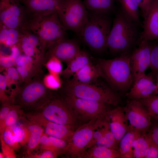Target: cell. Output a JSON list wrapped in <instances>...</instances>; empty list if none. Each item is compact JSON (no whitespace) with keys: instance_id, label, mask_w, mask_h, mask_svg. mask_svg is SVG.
<instances>
[{"instance_id":"1","label":"cell","mask_w":158,"mask_h":158,"mask_svg":"<svg viewBox=\"0 0 158 158\" xmlns=\"http://www.w3.org/2000/svg\"><path fill=\"white\" fill-rule=\"evenodd\" d=\"M53 97L42 73L37 74L32 79L24 81L12 92L10 96L13 104L20 106L24 113L40 109Z\"/></svg>"},{"instance_id":"2","label":"cell","mask_w":158,"mask_h":158,"mask_svg":"<svg viewBox=\"0 0 158 158\" xmlns=\"http://www.w3.org/2000/svg\"><path fill=\"white\" fill-rule=\"evenodd\" d=\"M26 27L40 40V54L37 63L39 65L42 66L48 48L54 43L66 38V30L57 12L46 16H28Z\"/></svg>"},{"instance_id":"3","label":"cell","mask_w":158,"mask_h":158,"mask_svg":"<svg viewBox=\"0 0 158 158\" xmlns=\"http://www.w3.org/2000/svg\"><path fill=\"white\" fill-rule=\"evenodd\" d=\"M139 27L121 10L116 13L107 41V47L114 54L131 51L141 38Z\"/></svg>"},{"instance_id":"4","label":"cell","mask_w":158,"mask_h":158,"mask_svg":"<svg viewBox=\"0 0 158 158\" xmlns=\"http://www.w3.org/2000/svg\"><path fill=\"white\" fill-rule=\"evenodd\" d=\"M132 52H126L111 59L97 60L103 77L113 87L121 92L128 90L133 83L130 63Z\"/></svg>"},{"instance_id":"5","label":"cell","mask_w":158,"mask_h":158,"mask_svg":"<svg viewBox=\"0 0 158 158\" xmlns=\"http://www.w3.org/2000/svg\"><path fill=\"white\" fill-rule=\"evenodd\" d=\"M80 36L92 50L101 52L107 47V41L111 28L109 13L90 11Z\"/></svg>"},{"instance_id":"6","label":"cell","mask_w":158,"mask_h":158,"mask_svg":"<svg viewBox=\"0 0 158 158\" xmlns=\"http://www.w3.org/2000/svg\"><path fill=\"white\" fill-rule=\"evenodd\" d=\"M63 90L66 95L115 106L121 101L117 94L102 83L95 85L68 79L64 85Z\"/></svg>"},{"instance_id":"7","label":"cell","mask_w":158,"mask_h":158,"mask_svg":"<svg viewBox=\"0 0 158 158\" xmlns=\"http://www.w3.org/2000/svg\"><path fill=\"white\" fill-rule=\"evenodd\" d=\"M57 13L66 30L80 36L88 17L87 11L81 0H64Z\"/></svg>"},{"instance_id":"8","label":"cell","mask_w":158,"mask_h":158,"mask_svg":"<svg viewBox=\"0 0 158 158\" xmlns=\"http://www.w3.org/2000/svg\"><path fill=\"white\" fill-rule=\"evenodd\" d=\"M34 111L57 124L73 126L76 119L74 111L61 98L53 97L42 108Z\"/></svg>"},{"instance_id":"9","label":"cell","mask_w":158,"mask_h":158,"mask_svg":"<svg viewBox=\"0 0 158 158\" xmlns=\"http://www.w3.org/2000/svg\"><path fill=\"white\" fill-rule=\"evenodd\" d=\"M21 4L18 0H0V24L20 30L26 28L28 16Z\"/></svg>"},{"instance_id":"10","label":"cell","mask_w":158,"mask_h":158,"mask_svg":"<svg viewBox=\"0 0 158 158\" xmlns=\"http://www.w3.org/2000/svg\"><path fill=\"white\" fill-rule=\"evenodd\" d=\"M63 99L74 112L86 119L99 118L107 113L105 104L66 95Z\"/></svg>"},{"instance_id":"11","label":"cell","mask_w":158,"mask_h":158,"mask_svg":"<svg viewBox=\"0 0 158 158\" xmlns=\"http://www.w3.org/2000/svg\"><path fill=\"white\" fill-rule=\"evenodd\" d=\"M129 125L132 128L145 133L151 125V116L139 100L130 99L123 108Z\"/></svg>"},{"instance_id":"12","label":"cell","mask_w":158,"mask_h":158,"mask_svg":"<svg viewBox=\"0 0 158 158\" xmlns=\"http://www.w3.org/2000/svg\"><path fill=\"white\" fill-rule=\"evenodd\" d=\"M99 118L90 120L74 131L66 151L72 157H78L84 151L90 141Z\"/></svg>"},{"instance_id":"13","label":"cell","mask_w":158,"mask_h":158,"mask_svg":"<svg viewBox=\"0 0 158 158\" xmlns=\"http://www.w3.org/2000/svg\"><path fill=\"white\" fill-rule=\"evenodd\" d=\"M138 48L132 52L130 66L133 83L146 74L145 71L150 62V49L148 41L141 38Z\"/></svg>"},{"instance_id":"14","label":"cell","mask_w":158,"mask_h":158,"mask_svg":"<svg viewBox=\"0 0 158 158\" xmlns=\"http://www.w3.org/2000/svg\"><path fill=\"white\" fill-rule=\"evenodd\" d=\"M80 50L79 44L76 40L66 38L62 39L48 48L44 57L43 64H46L52 57H56L67 64Z\"/></svg>"},{"instance_id":"15","label":"cell","mask_w":158,"mask_h":158,"mask_svg":"<svg viewBox=\"0 0 158 158\" xmlns=\"http://www.w3.org/2000/svg\"><path fill=\"white\" fill-rule=\"evenodd\" d=\"M24 116L28 119L41 126L45 134L49 136L63 139L69 142L74 132L72 126L60 125L49 121L36 111L25 113Z\"/></svg>"},{"instance_id":"16","label":"cell","mask_w":158,"mask_h":158,"mask_svg":"<svg viewBox=\"0 0 158 158\" xmlns=\"http://www.w3.org/2000/svg\"><path fill=\"white\" fill-rule=\"evenodd\" d=\"M106 115L111 130L118 144L124 135L133 128L128 124L123 108L117 107L107 112Z\"/></svg>"},{"instance_id":"17","label":"cell","mask_w":158,"mask_h":158,"mask_svg":"<svg viewBox=\"0 0 158 158\" xmlns=\"http://www.w3.org/2000/svg\"><path fill=\"white\" fill-rule=\"evenodd\" d=\"M64 0H24V6L28 16H46L57 12Z\"/></svg>"},{"instance_id":"18","label":"cell","mask_w":158,"mask_h":158,"mask_svg":"<svg viewBox=\"0 0 158 158\" xmlns=\"http://www.w3.org/2000/svg\"><path fill=\"white\" fill-rule=\"evenodd\" d=\"M157 94V87L153 75H145L133 83L126 96L130 99L139 100Z\"/></svg>"},{"instance_id":"19","label":"cell","mask_w":158,"mask_h":158,"mask_svg":"<svg viewBox=\"0 0 158 158\" xmlns=\"http://www.w3.org/2000/svg\"><path fill=\"white\" fill-rule=\"evenodd\" d=\"M16 124L6 128L0 135L6 143L14 150L27 143L30 136L29 132L24 124Z\"/></svg>"},{"instance_id":"20","label":"cell","mask_w":158,"mask_h":158,"mask_svg":"<svg viewBox=\"0 0 158 158\" xmlns=\"http://www.w3.org/2000/svg\"><path fill=\"white\" fill-rule=\"evenodd\" d=\"M142 24L141 38L158 41V0H152Z\"/></svg>"},{"instance_id":"21","label":"cell","mask_w":158,"mask_h":158,"mask_svg":"<svg viewBox=\"0 0 158 158\" xmlns=\"http://www.w3.org/2000/svg\"><path fill=\"white\" fill-rule=\"evenodd\" d=\"M103 75L98 65L93 64L91 62L78 71L72 76V81L84 83H91Z\"/></svg>"},{"instance_id":"22","label":"cell","mask_w":158,"mask_h":158,"mask_svg":"<svg viewBox=\"0 0 158 158\" xmlns=\"http://www.w3.org/2000/svg\"><path fill=\"white\" fill-rule=\"evenodd\" d=\"M90 62L88 53L83 50H80L78 54L67 64V67L63 70L60 74L66 80L69 78Z\"/></svg>"},{"instance_id":"23","label":"cell","mask_w":158,"mask_h":158,"mask_svg":"<svg viewBox=\"0 0 158 158\" xmlns=\"http://www.w3.org/2000/svg\"><path fill=\"white\" fill-rule=\"evenodd\" d=\"M21 118L23 121V123L26 126L30 133L27 143L28 152L29 154L39 144L40 140L44 130L40 125L25 117L24 118L23 116Z\"/></svg>"},{"instance_id":"24","label":"cell","mask_w":158,"mask_h":158,"mask_svg":"<svg viewBox=\"0 0 158 158\" xmlns=\"http://www.w3.org/2000/svg\"><path fill=\"white\" fill-rule=\"evenodd\" d=\"M141 133L131 129L123 136L119 142V151L121 158H133L132 145L133 141L141 135Z\"/></svg>"},{"instance_id":"25","label":"cell","mask_w":158,"mask_h":158,"mask_svg":"<svg viewBox=\"0 0 158 158\" xmlns=\"http://www.w3.org/2000/svg\"><path fill=\"white\" fill-rule=\"evenodd\" d=\"M87 158H121L118 150L107 147L95 145L84 151L78 157Z\"/></svg>"},{"instance_id":"26","label":"cell","mask_w":158,"mask_h":158,"mask_svg":"<svg viewBox=\"0 0 158 158\" xmlns=\"http://www.w3.org/2000/svg\"><path fill=\"white\" fill-rule=\"evenodd\" d=\"M120 3L121 11L127 18L139 27H142L143 24L140 18L138 4L136 0H116Z\"/></svg>"},{"instance_id":"27","label":"cell","mask_w":158,"mask_h":158,"mask_svg":"<svg viewBox=\"0 0 158 158\" xmlns=\"http://www.w3.org/2000/svg\"><path fill=\"white\" fill-rule=\"evenodd\" d=\"M116 0H84L86 9L91 11L110 13L115 11Z\"/></svg>"},{"instance_id":"28","label":"cell","mask_w":158,"mask_h":158,"mask_svg":"<svg viewBox=\"0 0 158 158\" xmlns=\"http://www.w3.org/2000/svg\"><path fill=\"white\" fill-rule=\"evenodd\" d=\"M151 141L147 134L139 137L133 142L132 145L133 157L145 158Z\"/></svg>"},{"instance_id":"29","label":"cell","mask_w":158,"mask_h":158,"mask_svg":"<svg viewBox=\"0 0 158 158\" xmlns=\"http://www.w3.org/2000/svg\"><path fill=\"white\" fill-rule=\"evenodd\" d=\"M24 113L20 106L13 104L6 117L2 128L0 129V135L6 128L16 124L21 119Z\"/></svg>"},{"instance_id":"30","label":"cell","mask_w":158,"mask_h":158,"mask_svg":"<svg viewBox=\"0 0 158 158\" xmlns=\"http://www.w3.org/2000/svg\"><path fill=\"white\" fill-rule=\"evenodd\" d=\"M117 144L118 143L115 137L111 130L109 123L107 121H104V129L102 137L97 142L95 145L116 150Z\"/></svg>"},{"instance_id":"31","label":"cell","mask_w":158,"mask_h":158,"mask_svg":"<svg viewBox=\"0 0 158 158\" xmlns=\"http://www.w3.org/2000/svg\"><path fill=\"white\" fill-rule=\"evenodd\" d=\"M138 100L146 107L151 117L158 120V95H153Z\"/></svg>"},{"instance_id":"32","label":"cell","mask_w":158,"mask_h":158,"mask_svg":"<svg viewBox=\"0 0 158 158\" xmlns=\"http://www.w3.org/2000/svg\"><path fill=\"white\" fill-rule=\"evenodd\" d=\"M148 42L151 53L149 67L152 71L153 75L156 76L158 74V41L150 43L148 41Z\"/></svg>"},{"instance_id":"33","label":"cell","mask_w":158,"mask_h":158,"mask_svg":"<svg viewBox=\"0 0 158 158\" xmlns=\"http://www.w3.org/2000/svg\"><path fill=\"white\" fill-rule=\"evenodd\" d=\"M10 35L8 38L5 43L6 46L12 47L16 45L19 42L21 35V30L9 28Z\"/></svg>"},{"instance_id":"34","label":"cell","mask_w":158,"mask_h":158,"mask_svg":"<svg viewBox=\"0 0 158 158\" xmlns=\"http://www.w3.org/2000/svg\"><path fill=\"white\" fill-rule=\"evenodd\" d=\"M61 61L55 57H52L46 64L48 69L52 73L60 74L62 72V66Z\"/></svg>"},{"instance_id":"35","label":"cell","mask_w":158,"mask_h":158,"mask_svg":"<svg viewBox=\"0 0 158 158\" xmlns=\"http://www.w3.org/2000/svg\"><path fill=\"white\" fill-rule=\"evenodd\" d=\"M41 148L44 150H51L58 155L61 152L52 145L48 135L46 134L43 133L40 140V143Z\"/></svg>"},{"instance_id":"36","label":"cell","mask_w":158,"mask_h":158,"mask_svg":"<svg viewBox=\"0 0 158 158\" xmlns=\"http://www.w3.org/2000/svg\"><path fill=\"white\" fill-rule=\"evenodd\" d=\"M0 111V129L4 124L5 119L13 105L11 99L3 102Z\"/></svg>"},{"instance_id":"37","label":"cell","mask_w":158,"mask_h":158,"mask_svg":"<svg viewBox=\"0 0 158 158\" xmlns=\"http://www.w3.org/2000/svg\"><path fill=\"white\" fill-rule=\"evenodd\" d=\"M53 145L61 153L66 152L68 145V142L66 140L49 136Z\"/></svg>"},{"instance_id":"38","label":"cell","mask_w":158,"mask_h":158,"mask_svg":"<svg viewBox=\"0 0 158 158\" xmlns=\"http://www.w3.org/2000/svg\"><path fill=\"white\" fill-rule=\"evenodd\" d=\"M46 86L49 89H57L61 86L59 79L53 74H50L47 75L45 78Z\"/></svg>"},{"instance_id":"39","label":"cell","mask_w":158,"mask_h":158,"mask_svg":"<svg viewBox=\"0 0 158 158\" xmlns=\"http://www.w3.org/2000/svg\"><path fill=\"white\" fill-rule=\"evenodd\" d=\"M8 78L7 75H0V98L1 102L9 100L10 97L8 96L5 93V90Z\"/></svg>"},{"instance_id":"40","label":"cell","mask_w":158,"mask_h":158,"mask_svg":"<svg viewBox=\"0 0 158 158\" xmlns=\"http://www.w3.org/2000/svg\"><path fill=\"white\" fill-rule=\"evenodd\" d=\"M140 10L141 16L144 19L146 17L152 0H136Z\"/></svg>"},{"instance_id":"41","label":"cell","mask_w":158,"mask_h":158,"mask_svg":"<svg viewBox=\"0 0 158 158\" xmlns=\"http://www.w3.org/2000/svg\"><path fill=\"white\" fill-rule=\"evenodd\" d=\"M17 60V58L11 54L8 56L1 57L0 66L4 68L12 67L16 63Z\"/></svg>"},{"instance_id":"42","label":"cell","mask_w":158,"mask_h":158,"mask_svg":"<svg viewBox=\"0 0 158 158\" xmlns=\"http://www.w3.org/2000/svg\"><path fill=\"white\" fill-rule=\"evenodd\" d=\"M0 140L1 149L4 158H16L14 150L6 143L2 138L0 137Z\"/></svg>"},{"instance_id":"43","label":"cell","mask_w":158,"mask_h":158,"mask_svg":"<svg viewBox=\"0 0 158 158\" xmlns=\"http://www.w3.org/2000/svg\"><path fill=\"white\" fill-rule=\"evenodd\" d=\"M145 158H158V146L151 140Z\"/></svg>"},{"instance_id":"44","label":"cell","mask_w":158,"mask_h":158,"mask_svg":"<svg viewBox=\"0 0 158 158\" xmlns=\"http://www.w3.org/2000/svg\"><path fill=\"white\" fill-rule=\"evenodd\" d=\"M33 61L32 57L25 54H21L17 59L16 64L17 66H25L26 65Z\"/></svg>"},{"instance_id":"45","label":"cell","mask_w":158,"mask_h":158,"mask_svg":"<svg viewBox=\"0 0 158 158\" xmlns=\"http://www.w3.org/2000/svg\"><path fill=\"white\" fill-rule=\"evenodd\" d=\"M148 134L151 141L158 146V122L154 125Z\"/></svg>"},{"instance_id":"46","label":"cell","mask_w":158,"mask_h":158,"mask_svg":"<svg viewBox=\"0 0 158 158\" xmlns=\"http://www.w3.org/2000/svg\"><path fill=\"white\" fill-rule=\"evenodd\" d=\"M44 150L41 154L31 156V157L38 158H54L57 157V154L53 151L48 150Z\"/></svg>"},{"instance_id":"47","label":"cell","mask_w":158,"mask_h":158,"mask_svg":"<svg viewBox=\"0 0 158 158\" xmlns=\"http://www.w3.org/2000/svg\"><path fill=\"white\" fill-rule=\"evenodd\" d=\"M16 69L20 76L25 79V81L31 79L29 72L26 68L25 66H17Z\"/></svg>"},{"instance_id":"48","label":"cell","mask_w":158,"mask_h":158,"mask_svg":"<svg viewBox=\"0 0 158 158\" xmlns=\"http://www.w3.org/2000/svg\"><path fill=\"white\" fill-rule=\"evenodd\" d=\"M7 75L9 78L14 80H18L20 76L16 69L12 67L7 68Z\"/></svg>"},{"instance_id":"49","label":"cell","mask_w":158,"mask_h":158,"mask_svg":"<svg viewBox=\"0 0 158 158\" xmlns=\"http://www.w3.org/2000/svg\"><path fill=\"white\" fill-rule=\"evenodd\" d=\"M156 84L157 87V94L158 93V74L156 75Z\"/></svg>"},{"instance_id":"50","label":"cell","mask_w":158,"mask_h":158,"mask_svg":"<svg viewBox=\"0 0 158 158\" xmlns=\"http://www.w3.org/2000/svg\"><path fill=\"white\" fill-rule=\"evenodd\" d=\"M0 158H4V155L2 153H0Z\"/></svg>"},{"instance_id":"51","label":"cell","mask_w":158,"mask_h":158,"mask_svg":"<svg viewBox=\"0 0 158 158\" xmlns=\"http://www.w3.org/2000/svg\"><path fill=\"white\" fill-rule=\"evenodd\" d=\"M19 1H20V2L21 3L22 1H23L24 0H18Z\"/></svg>"}]
</instances>
